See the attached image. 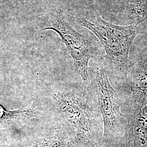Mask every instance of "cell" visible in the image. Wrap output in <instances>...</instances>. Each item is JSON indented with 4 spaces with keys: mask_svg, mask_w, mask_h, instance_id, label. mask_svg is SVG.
Wrapping results in <instances>:
<instances>
[{
    "mask_svg": "<svg viewBox=\"0 0 147 147\" xmlns=\"http://www.w3.org/2000/svg\"><path fill=\"white\" fill-rule=\"evenodd\" d=\"M44 92L55 118L68 127L76 147H102V119L90 83L56 82L47 85Z\"/></svg>",
    "mask_w": 147,
    "mask_h": 147,
    "instance_id": "obj_1",
    "label": "cell"
},
{
    "mask_svg": "<svg viewBox=\"0 0 147 147\" xmlns=\"http://www.w3.org/2000/svg\"><path fill=\"white\" fill-rule=\"evenodd\" d=\"M75 19L80 25L88 29L98 38L116 75L126 82L129 51L140 32L138 25H116L95 13L78 16Z\"/></svg>",
    "mask_w": 147,
    "mask_h": 147,
    "instance_id": "obj_2",
    "label": "cell"
},
{
    "mask_svg": "<svg viewBox=\"0 0 147 147\" xmlns=\"http://www.w3.org/2000/svg\"><path fill=\"white\" fill-rule=\"evenodd\" d=\"M102 119V147H117L124 136L131 118L123 114L107 71L96 66L89 76Z\"/></svg>",
    "mask_w": 147,
    "mask_h": 147,
    "instance_id": "obj_3",
    "label": "cell"
},
{
    "mask_svg": "<svg viewBox=\"0 0 147 147\" xmlns=\"http://www.w3.org/2000/svg\"><path fill=\"white\" fill-rule=\"evenodd\" d=\"M50 23L44 30H51L58 34L73 59L74 73L84 83L90 84L89 62L98 56V49L88 38L74 29L62 14L53 15Z\"/></svg>",
    "mask_w": 147,
    "mask_h": 147,
    "instance_id": "obj_4",
    "label": "cell"
},
{
    "mask_svg": "<svg viewBox=\"0 0 147 147\" xmlns=\"http://www.w3.org/2000/svg\"><path fill=\"white\" fill-rule=\"evenodd\" d=\"M129 83L132 118L147 105V53L128 67L126 81Z\"/></svg>",
    "mask_w": 147,
    "mask_h": 147,
    "instance_id": "obj_5",
    "label": "cell"
},
{
    "mask_svg": "<svg viewBox=\"0 0 147 147\" xmlns=\"http://www.w3.org/2000/svg\"><path fill=\"white\" fill-rule=\"evenodd\" d=\"M30 147H76V143L68 127L55 118L37 134Z\"/></svg>",
    "mask_w": 147,
    "mask_h": 147,
    "instance_id": "obj_6",
    "label": "cell"
},
{
    "mask_svg": "<svg viewBox=\"0 0 147 147\" xmlns=\"http://www.w3.org/2000/svg\"><path fill=\"white\" fill-rule=\"evenodd\" d=\"M117 147H147V104L130 120Z\"/></svg>",
    "mask_w": 147,
    "mask_h": 147,
    "instance_id": "obj_7",
    "label": "cell"
},
{
    "mask_svg": "<svg viewBox=\"0 0 147 147\" xmlns=\"http://www.w3.org/2000/svg\"><path fill=\"white\" fill-rule=\"evenodd\" d=\"M40 114V112L34 107L8 111L0 105V125L9 123H25L36 118Z\"/></svg>",
    "mask_w": 147,
    "mask_h": 147,
    "instance_id": "obj_8",
    "label": "cell"
},
{
    "mask_svg": "<svg viewBox=\"0 0 147 147\" xmlns=\"http://www.w3.org/2000/svg\"><path fill=\"white\" fill-rule=\"evenodd\" d=\"M128 11L137 25L147 18V0H126Z\"/></svg>",
    "mask_w": 147,
    "mask_h": 147,
    "instance_id": "obj_9",
    "label": "cell"
},
{
    "mask_svg": "<svg viewBox=\"0 0 147 147\" xmlns=\"http://www.w3.org/2000/svg\"><path fill=\"white\" fill-rule=\"evenodd\" d=\"M0 147H9L7 144H5L3 143H1L0 142Z\"/></svg>",
    "mask_w": 147,
    "mask_h": 147,
    "instance_id": "obj_10",
    "label": "cell"
}]
</instances>
